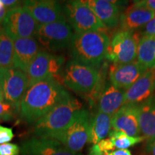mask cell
I'll return each mask as SVG.
<instances>
[{
    "instance_id": "cell-1",
    "label": "cell",
    "mask_w": 155,
    "mask_h": 155,
    "mask_svg": "<svg viewBox=\"0 0 155 155\" xmlns=\"http://www.w3.org/2000/svg\"><path fill=\"white\" fill-rule=\"evenodd\" d=\"M68 94L54 78L38 81L28 86L19 106L23 120L33 123L43 117Z\"/></svg>"
},
{
    "instance_id": "cell-2",
    "label": "cell",
    "mask_w": 155,
    "mask_h": 155,
    "mask_svg": "<svg viewBox=\"0 0 155 155\" xmlns=\"http://www.w3.org/2000/svg\"><path fill=\"white\" fill-rule=\"evenodd\" d=\"M82 108V104L68 94L51 111L35 122V137L54 139L66 129Z\"/></svg>"
},
{
    "instance_id": "cell-3",
    "label": "cell",
    "mask_w": 155,
    "mask_h": 155,
    "mask_svg": "<svg viewBox=\"0 0 155 155\" xmlns=\"http://www.w3.org/2000/svg\"><path fill=\"white\" fill-rule=\"evenodd\" d=\"M110 38L105 32L74 33L71 45L72 60L98 70L106 58Z\"/></svg>"
},
{
    "instance_id": "cell-4",
    "label": "cell",
    "mask_w": 155,
    "mask_h": 155,
    "mask_svg": "<svg viewBox=\"0 0 155 155\" xmlns=\"http://www.w3.org/2000/svg\"><path fill=\"white\" fill-rule=\"evenodd\" d=\"M67 22L75 31V33L102 31L106 27L98 18L85 1L73 0L65 3L63 7Z\"/></svg>"
},
{
    "instance_id": "cell-5",
    "label": "cell",
    "mask_w": 155,
    "mask_h": 155,
    "mask_svg": "<svg viewBox=\"0 0 155 155\" xmlns=\"http://www.w3.org/2000/svg\"><path fill=\"white\" fill-rule=\"evenodd\" d=\"M100 76L98 70L71 60L64 69V84L73 91L89 94L96 88Z\"/></svg>"
},
{
    "instance_id": "cell-6",
    "label": "cell",
    "mask_w": 155,
    "mask_h": 155,
    "mask_svg": "<svg viewBox=\"0 0 155 155\" xmlns=\"http://www.w3.org/2000/svg\"><path fill=\"white\" fill-rule=\"evenodd\" d=\"M140 32L119 30L110 40L106 58L113 64H126L137 60Z\"/></svg>"
},
{
    "instance_id": "cell-7",
    "label": "cell",
    "mask_w": 155,
    "mask_h": 155,
    "mask_svg": "<svg viewBox=\"0 0 155 155\" xmlns=\"http://www.w3.org/2000/svg\"><path fill=\"white\" fill-rule=\"evenodd\" d=\"M73 29L67 21L38 25L35 38L48 51H59L71 47Z\"/></svg>"
},
{
    "instance_id": "cell-8",
    "label": "cell",
    "mask_w": 155,
    "mask_h": 155,
    "mask_svg": "<svg viewBox=\"0 0 155 155\" xmlns=\"http://www.w3.org/2000/svg\"><path fill=\"white\" fill-rule=\"evenodd\" d=\"M28 83V75L20 70L12 66L0 68V87L4 101L17 111Z\"/></svg>"
},
{
    "instance_id": "cell-9",
    "label": "cell",
    "mask_w": 155,
    "mask_h": 155,
    "mask_svg": "<svg viewBox=\"0 0 155 155\" xmlns=\"http://www.w3.org/2000/svg\"><path fill=\"white\" fill-rule=\"evenodd\" d=\"M90 118L88 111L82 108L66 129L54 139L71 152L79 154L88 142Z\"/></svg>"
},
{
    "instance_id": "cell-10",
    "label": "cell",
    "mask_w": 155,
    "mask_h": 155,
    "mask_svg": "<svg viewBox=\"0 0 155 155\" xmlns=\"http://www.w3.org/2000/svg\"><path fill=\"white\" fill-rule=\"evenodd\" d=\"M2 24V29L13 41L35 36L38 27L30 13L20 7L8 9Z\"/></svg>"
},
{
    "instance_id": "cell-11",
    "label": "cell",
    "mask_w": 155,
    "mask_h": 155,
    "mask_svg": "<svg viewBox=\"0 0 155 155\" xmlns=\"http://www.w3.org/2000/svg\"><path fill=\"white\" fill-rule=\"evenodd\" d=\"M64 61L65 59L62 56L53 55L47 51L39 52L27 71L28 86L38 81L54 78L60 72Z\"/></svg>"
},
{
    "instance_id": "cell-12",
    "label": "cell",
    "mask_w": 155,
    "mask_h": 155,
    "mask_svg": "<svg viewBox=\"0 0 155 155\" xmlns=\"http://www.w3.org/2000/svg\"><path fill=\"white\" fill-rule=\"evenodd\" d=\"M23 8L30 13L38 25L66 21L63 8L56 1H25L23 2Z\"/></svg>"
},
{
    "instance_id": "cell-13",
    "label": "cell",
    "mask_w": 155,
    "mask_h": 155,
    "mask_svg": "<svg viewBox=\"0 0 155 155\" xmlns=\"http://www.w3.org/2000/svg\"><path fill=\"white\" fill-rule=\"evenodd\" d=\"M146 71L137 60L126 64H113L109 69L110 83L116 88L127 91Z\"/></svg>"
},
{
    "instance_id": "cell-14",
    "label": "cell",
    "mask_w": 155,
    "mask_h": 155,
    "mask_svg": "<svg viewBox=\"0 0 155 155\" xmlns=\"http://www.w3.org/2000/svg\"><path fill=\"white\" fill-rule=\"evenodd\" d=\"M21 154L22 155H83L71 152L55 139L36 137H32L22 143Z\"/></svg>"
},
{
    "instance_id": "cell-15",
    "label": "cell",
    "mask_w": 155,
    "mask_h": 155,
    "mask_svg": "<svg viewBox=\"0 0 155 155\" xmlns=\"http://www.w3.org/2000/svg\"><path fill=\"white\" fill-rule=\"evenodd\" d=\"M155 16V12L150 10L136 1L128 7L120 17V30L136 32L142 29Z\"/></svg>"
},
{
    "instance_id": "cell-16",
    "label": "cell",
    "mask_w": 155,
    "mask_h": 155,
    "mask_svg": "<svg viewBox=\"0 0 155 155\" xmlns=\"http://www.w3.org/2000/svg\"><path fill=\"white\" fill-rule=\"evenodd\" d=\"M111 128L131 137H141L137 104H126L111 116Z\"/></svg>"
},
{
    "instance_id": "cell-17",
    "label": "cell",
    "mask_w": 155,
    "mask_h": 155,
    "mask_svg": "<svg viewBox=\"0 0 155 155\" xmlns=\"http://www.w3.org/2000/svg\"><path fill=\"white\" fill-rule=\"evenodd\" d=\"M155 92V68L147 70L130 88L125 91V104H139Z\"/></svg>"
},
{
    "instance_id": "cell-18",
    "label": "cell",
    "mask_w": 155,
    "mask_h": 155,
    "mask_svg": "<svg viewBox=\"0 0 155 155\" xmlns=\"http://www.w3.org/2000/svg\"><path fill=\"white\" fill-rule=\"evenodd\" d=\"M40 51V45L34 37L15 40L14 41L12 67L26 73L29 65Z\"/></svg>"
},
{
    "instance_id": "cell-19",
    "label": "cell",
    "mask_w": 155,
    "mask_h": 155,
    "mask_svg": "<svg viewBox=\"0 0 155 155\" xmlns=\"http://www.w3.org/2000/svg\"><path fill=\"white\" fill-rule=\"evenodd\" d=\"M139 129L148 150L155 140V94L137 104Z\"/></svg>"
},
{
    "instance_id": "cell-20",
    "label": "cell",
    "mask_w": 155,
    "mask_h": 155,
    "mask_svg": "<svg viewBox=\"0 0 155 155\" xmlns=\"http://www.w3.org/2000/svg\"><path fill=\"white\" fill-rule=\"evenodd\" d=\"M92 9L101 22L106 28H114L119 23L121 9L119 7L120 2L108 0H88L85 1Z\"/></svg>"
},
{
    "instance_id": "cell-21",
    "label": "cell",
    "mask_w": 155,
    "mask_h": 155,
    "mask_svg": "<svg viewBox=\"0 0 155 155\" xmlns=\"http://www.w3.org/2000/svg\"><path fill=\"white\" fill-rule=\"evenodd\" d=\"M124 104L125 91L107 83L98 97V111L112 116Z\"/></svg>"
},
{
    "instance_id": "cell-22",
    "label": "cell",
    "mask_w": 155,
    "mask_h": 155,
    "mask_svg": "<svg viewBox=\"0 0 155 155\" xmlns=\"http://www.w3.org/2000/svg\"><path fill=\"white\" fill-rule=\"evenodd\" d=\"M111 116L98 111L90 118L88 142L97 144L111 132Z\"/></svg>"
},
{
    "instance_id": "cell-23",
    "label": "cell",
    "mask_w": 155,
    "mask_h": 155,
    "mask_svg": "<svg viewBox=\"0 0 155 155\" xmlns=\"http://www.w3.org/2000/svg\"><path fill=\"white\" fill-rule=\"evenodd\" d=\"M137 61L145 69L155 68V36H141L137 47Z\"/></svg>"
},
{
    "instance_id": "cell-24",
    "label": "cell",
    "mask_w": 155,
    "mask_h": 155,
    "mask_svg": "<svg viewBox=\"0 0 155 155\" xmlns=\"http://www.w3.org/2000/svg\"><path fill=\"white\" fill-rule=\"evenodd\" d=\"M14 41L0 28V68L12 65Z\"/></svg>"
},
{
    "instance_id": "cell-25",
    "label": "cell",
    "mask_w": 155,
    "mask_h": 155,
    "mask_svg": "<svg viewBox=\"0 0 155 155\" xmlns=\"http://www.w3.org/2000/svg\"><path fill=\"white\" fill-rule=\"evenodd\" d=\"M109 139L114 148L117 150H127L129 147L141 143L144 140L142 137H131L124 132L113 130L109 133Z\"/></svg>"
},
{
    "instance_id": "cell-26",
    "label": "cell",
    "mask_w": 155,
    "mask_h": 155,
    "mask_svg": "<svg viewBox=\"0 0 155 155\" xmlns=\"http://www.w3.org/2000/svg\"><path fill=\"white\" fill-rule=\"evenodd\" d=\"M13 108L12 106L5 101H0V119L4 121H9L12 119Z\"/></svg>"
},
{
    "instance_id": "cell-27",
    "label": "cell",
    "mask_w": 155,
    "mask_h": 155,
    "mask_svg": "<svg viewBox=\"0 0 155 155\" xmlns=\"http://www.w3.org/2000/svg\"><path fill=\"white\" fill-rule=\"evenodd\" d=\"M20 149L17 144L6 143L0 144V155H19Z\"/></svg>"
},
{
    "instance_id": "cell-28",
    "label": "cell",
    "mask_w": 155,
    "mask_h": 155,
    "mask_svg": "<svg viewBox=\"0 0 155 155\" xmlns=\"http://www.w3.org/2000/svg\"><path fill=\"white\" fill-rule=\"evenodd\" d=\"M14 137L12 129L0 125V144H6Z\"/></svg>"
},
{
    "instance_id": "cell-29",
    "label": "cell",
    "mask_w": 155,
    "mask_h": 155,
    "mask_svg": "<svg viewBox=\"0 0 155 155\" xmlns=\"http://www.w3.org/2000/svg\"><path fill=\"white\" fill-rule=\"evenodd\" d=\"M142 29L141 36H155V16Z\"/></svg>"
},
{
    "instance_id": "cell-30",
    "label": "cell",
    "mask_w": 155,
    "mask_h": 155,
    "mask_svg": "<svg viewBox=\"0 0 155 155\" xmlns=\"http://www.w3.org/2000/svg\"><path fill=\"white\" fill-rule=\"evenodd\" d=\"M97 145L104 153L110 152V151L113 150L114 149L113 143L109 138L103 139V140L99 141Z\"/></svg>"
},
{
    "instance_id": "cell-31",
    "label": "cell",
    "mask_w": 155,
    "mask_h": 155,
    "mask_svg": "<svg viewBox=\"0 0 155 155\" xmlns=\"http://www.w3.org/2000/svg\"><path fill=\"white\" fill-rule=\"evenodd\" d=\"M0 2L7 10L17 7V5L20 4L19 2H21L16 1V0H0Z\"/></svg>"
},
{
    "instance_id": "cell-32",
    "label": "cell",
    "mask_w": 155,
    "mask_h": 155,
    "mask_svg": "<svg viewBox=\"0 0 155 155\" xmlns=\"http://www.w3.org/2000/svg\"><path fill=\"white\" fill-rule=\"evenodd\" d=\"M139 2L150 10L155 12V0H144V1H139Z\"/></svg>"
},
{
    "instance_id": "cell-33",
    "label": "cell",
    "mask_w": 155,
    "mask_h": 155,
    "mask_svg": "<svg viewBox=\"0 0 155 155\" xmlns=\"http://www.w3.org/2000/svg\"><path fill=\"white\" fill-rule=\"evenodd\" d=\"M88 155H104V153L100 150L97 144H94L89 150Z\"/></svg>"
},
{
    "instance_id": "cell-34",
    "label": "cell",
    "mask_w": 155,
    "mask_h": 155,
    "mask_svg": "<svg viewBox=\"0 0 155 155\" xmlns=\"http://www.w3.org/2000/svg\"><path fill=\"white\" fill-rule=\"evenodd\" d=\"M111 155H131L129 150H116L111 152Z\"/></svg>"
},
{
    "instance_id": "cell-35",
    "label": "cell",
    "mask_w": 155,
    "mask_h": 155,
    "mask_svg": "<svg viewBox=\"0 0 155 155\" xmlns=\"http://www.w3.org/2000/svg\"><path fill=\"white\" fill-rule=\"evenodd\" d=\"M7 9L4 7L2 4L1 2H0V24L2 23L3 19L5 18L6 13H7Z\"/></svg>"
},
{
    "instance_id": "cell-36",
    "label": "cell",
    "mask_w": 155,
    "mask_h": 155,
    "mask_svg": "<svg viewBox=\"0 0 155 155\" xmlns=\"http://www.w3.org/2000/svg\"><path fill=\"white\" fill-rule=\"evenodd\" d=\"M150 152V155H155V140L153 141V143L151 144L150 148L147 150Z\"/></svg>"
},
{
    "instance_id": "cell-37",
    "label": "cell",
    "mask_w": 155,
    "mask_h": 155,
    "mask_svg": "<svg viewBox=\"0 0 155 155\" xmlns=\"http://www.w3.org/2000/svg\"><path fill=\"white\" fill-rule=\"evenodd\" d=\"M0 101H4L3 94H2V91L1 87H0Z\"/></svg>"
},
{
    "instance_id": "cell-38",
    "label": "cell",
    "mask_w": 155,
    "mask_h": 155,
    "mask_svg": "<svg viewBox=\"0 0 155 155\" xmlns=\"http://www.w3.org/2000/svg\"><path fill=\"white\" fill-rule=\"evenodd\" d=\"M104 155H111V152H105L104 153Z\"/></svg>"
}]
</instances>
